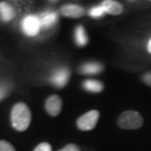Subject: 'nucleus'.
Masks as SVG:
<instances>
[{"label": "nucleus", "instance_id": "1", "mask_svg": "<svg viewBox=\"0 0 151 151\" xmlns=\"http://www.w3.org/2000/svg\"><path fill=\"white\" fill-rule=\"evenodd\" d=\"M31 122V112L24 103H16L11 111V123L14 129L23 132L29 127Z\"/></svg>", "mask_w": 151, "mask_h": 151}, {"label": "nucleus", "instance_id": "2", "mask_svg": "<svg viewBox=\"0 0 151 151\" xmlns=\"http://www.w3.org/2000/svg\"><path fill=\"white\" fill-rule=\"evenodd\" d=\"M117 124L119 128L123 129L134 130L138 129L143 126L144 119L140 115V113L134 110H127L118 119Z\"/></svg>", "mask_w": 151, "mask_h": 151}, {"label": "nucleus", "instance_id": "3", "mask_svg": "<svg viewBox=\"0 0 151 151\" xmlns=\"http://www.w3.org/2000/svg\"><path fill=\"white\" fill-rule=\"evenodd\" d=\"M99 117L100 113L97 110H91L77 119L76 126L81 131H91L97 126Z\"/></svg>", "mask_w": 151, "mask_h": 151}, {"label": "nucleus", "instance_id": "4", "mask_svg": "<svg viewBox=\"0 0 151 151\" xmlns=\"http://www.w3.org/2000/svg\"><path fill=\"white\" fill-rule=\"evenodd\" d=\"M41 28L40 19L37 16L29 15L24 18L21 23V29L23 32L29 37L37 35Z\"/></svg>", "mask_w": 151, "mask_h": 151}, {"label": "nucleus", "instance_id": "5", "mask_svg": "<svg viewBox=\"0 0 151 151\" xmlns=\"http://www.w3.org/2000/svg\"><path fill=\"white\" fill-rule=\"evenodd\" d=\"M70 79V70L66 67H60L55 70L50 77L52 84L56 87H64Z\"/></svg>", "mask_w": 151, "mask_h": 151}, {"label": "nucleus", "instance_id": "6", "mask_svg": "<svg viewBox=\"0 0 151 151\" xmlns=\"http://www.w3.org/2000/svg\"><path fill=\"white\" fill-rule=\"evenodd\" d=\"M62 108V100L58 95H52L45 101L46 112L52 117L58 116Z\"/></svg>", "mask_w": 151, "mask_h": 151}, {"label": "nucleus", "instance_id": "7", "mask_svg": "<svg viewBox=\"0 0 151 151\" xmlns=\"http://www.w3.org/2000/svg\"><path fill=\"white\" fill-rule=\"evenodd\" d=\"M60 13L63 16L72 19H78L85 14V9L79 4H68L60 8Z\"/></svg>", "mask_w": 151, "mask_h": 151}, {"label": "nucleus", "instance_id": "8", "mask_svg": "<svg viewBox=\"0 0 151 151\" xmlns=\"http://www.w3.org/2000/svg\"><path fill=\"white\" fill-rule=\"evenodd\" d=\"M103 70V64L99 62H86L81 65L79 68L80 73L83 75H97L101 73Z\"/></svg>", "mask_w": 151, "mask_h": 151}, {"label": "nucleus", "instance_id": "9", "mask_svg": "<svg viewBox=\"0 0 151 151\" xmlns=\"http://www.w3.org/2000/svg\"><path fill=\"white\" fill-rule=\"evenodd\" d=\"M101 5L105 13L112 15H119L124 11L123 5L117 1H113V0L103 1Z\"/></svg>", "mask_w": 151, "mask_h": 151}, {"label": "nucleus", "instance_id": "10", "mask_svg": "<svg viewBox=\"0 0 151 151\" xmlns=\"http://www.w3.org/2000/svg\"><path fill=\"white\" fill-rule=\"evenodd\" d=\"M38 18L40 22L41 28H50L56 24L58 20V14L56 12L50 11V12L44 13Z\"/></svg>", "mask_w": 151, "mask_h": 151}, {"label": "nucleus", "instance_id": "11", "mask_svg": "<svg viewBox=\"0 0 151 151\" xmlns=\"http://www.w3.org/2000/svg\"><path fill=\"white\" fill-rule=\"evenodd\" d=\"M74 40L77 46L83 47L87 45L89 39L86 35V30L82 25H77L74 31Z\"/></svg>", "mask_w": 151, "mask_h": 151}, {"label": "nucleus", "instance_id": "12", "mask_svg": "<svg viewBox=\"0 0 151 151\" xmlns=\"http://www.w3.org/2000/svg\"><path fill=\"white\" fill-rule=\"evenodd\" d=\"M82 87L86 90V92L97 93L101 92L103 90V83L97 80L93 79H87L82 82Z\"/></svg>", "mask_w": 151, "mask_h": 151}, {"label": "nucleus", "instance_id": "13", "mask_svg": "<svg viewBox=\"0 0 151 151\" xmlns=\"http://www.w3.org/2000/svg\"><path fill=\"white\" fill-rule=\"evenodd\" d=\"M14 9L7 3H0V19L4 22L10 21L14 18Z\"/></svg>", "mask_w": 151, "mask_h": 151}, {"label": "nucleus", "instance_id": "14", "mask_svg": "<svg viewBox=\"0 0 151 151\" xmlns=\"http://www.w3.org/2000/svg\"><path fill=\"white\" fill-rule=\"evenodd\" d=\"M105 14H106V13L104 12L103 7H102L101 4L93 7V8H92V9L89 10V12H88L89 16L91 17V18H92V19H100V18L103 17V15H104Z\"/></svg>", "mask_w": 151, "mask_h": 151}, {"label": "nucleus", "instance_id": "15", "mask_svg": "<svg viewBox=\"0 0 151 151\" xmlns=\"http://www.w3.org/2000/svg\"><path fill=\"white\" fill-rule=\"evenodd\" d=\"M0 151H15V149L10 143L5 140L0 141Z\"/></svg>", "mask_w": 151, "mask_h": 151}, {"label": "nucleus", "instance_id": "16", "mask_svg": "<svg viewBox=\"0 0 151 151\" xmlns=\"http://www.w3.org/2000/svg\"><path fill=\"white\" fill-rule=\"evenodd\" d=\"M34 151H52V148L49 143H40L36 146Z\"/></svg>", "mask_w": 151, "mask_h": 151}, {"label": "nucleus", "instance_id": "17", "mask_svg": "<svg viewBox=\"0 0 151 151\" xmlns=\"http://www.w3.org/2000/svg\"><path fill=\"white\" fill-rule=\"evenodd\" d=\"M9 86L6 84H0V101L8 95Z\"/></svg>", "mask_w": 151, "mask_h": 151}, {"label": "nucleus", "instance_id": "18", "mask_svg": "<svg viewBox=\"0 0 151 151\" xmlns=\"http://www.w3.org/2000/svg\"><path fill=\"white\" fill-rule=\"evenodd\" d=\"M58 151H81V150L76 145L69 144V145H65L64 148H62L61 150H59Z\"/></svg>", "mask_w": 151, "mask_h": 151}, {"label": "nucleus", "instance_id": "19", "mask_svg": "<svg viewBox=\"0 0 151 151\" xmlns=\"http://www.w3.org/2000/svg\"><path fill=\"white\" fill-rule=\"evenodd\" d=\"M142 80L144 81L145 83H146L148 86H150L151 87V70L148 71L145 73L143 76H142Z\"/></svg>", "mask_w": 151, "mask_h": 151}, {"label": "nucleus", "instance_id": "20", "mask_svg": "<svg viewBox=\"0 0 151 151\" xmlns=\"http://www.w3.org/2000/svg\"><path fill=\"white\" fill-rule=\"evenodd\" d=\"M148 51L151 54V39L150 40L149 43H148Z\"/></svg>", "mask_w": 151, "mask_h": 151}]
</instances>
